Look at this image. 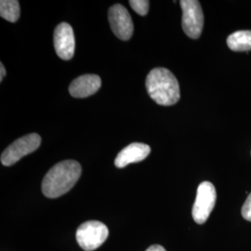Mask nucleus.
<instances>
[{
    "label": "nucleus",
    "instance_id": "obj_1",
    "mask_svg": "<svg viewBox=\"0 0 251 251\" xmlns=\"http://www.w3.org/2000/svg\"><path fill=\"white\" fill-rule=\"evenodd\" d=\"M82 168L78 162L65 160L52 167L42 182V192L49 198H58L69 192L80 178Z\"/></svg>",
    "mask_w": 251,
    "mask_h": 251
},
{
    "label": "nucleus",
    "instance_id": "obj_2",
    "mask_svg": "<svg viewBox=\"0 0 251 251\" xmlns=\"http://www.w3.org/2000/svg\"><path fill=\"white\" fill-rule=\"evenodd\" d=\"M146 90L157 104L171 106L179 101V82L175 75L166 68H154L146 78Z\"/></svg>",
    "mask_w": 251,
    "mask_h": 251
},
{
    "label": "nucleus",
    "instance_id": "obj_3",
    "mask_svg": "<svg viewBox=\"0 0 251 251\" xmlns=\"http://www.w3.org/2000/svg\"><path fill=\"white\" fill-rule=\"evenodd\" d=\"M109 235L107 226L98 221L86 222L76 230V241L81 249L93 251L106 241Z\"/></svg>",
    "mask_w": 251,
    "mask_h": 251
},
{
    "label": "nucleus",
    "instance_id": "obj_4",
    "mask_svg": "<svg viewBox=\"0 0 251 251\" xmlns=\"http://www.w3.org/2000/svg\"><path fill=\"white\" fill-rule=\"evenodd\" d=\"M216 189L209 181H203L198 186L197 198L193 206L192 215L198 225L205 224L215 206Z\"/></svg>",
    "mask_w": 251,
    "mask_h": 251
},
{
    "label": "nucleus",
    "instance_id": "obj_5",
    "mask_svg": "<svg viewBox=\"0 0 251 251\" xmlns=\"http://www.w3.org/2000/svg\"><path fill=\"white\" fill-rule=\"evenodd\" d=\"M41 144V137L36 133L25 135L19 138L1 154L2 165L9 167L21 160L24 156L34 152Z\"/></svg>",
    "mask_w": 251,
    "mask_h": 251
},
{
    "label": "nucleus",
    "instance_id": "obj_6",
    "mask_svg": "<svg viewBox=\"0 0 251 251\" xmlns=\"http://www.w3.org/2000/svg\"><path fill=\"white\" fill-rule=\"evenodd\" d=\"M179 3L182 9V29L190 38L198 39L204 26V14L201 5L197 0H182Z\"/></svg>",
    "mask_w": 251,
    "mask_h": 251
},
{
    "label": "nucleus",
    "instance_id": "obj_7",
    "mask_svg": "<svg viewBox=\"0 0 251 251\" xmlns=\"http://www.w3.org/2000/svg\"><path fill=\"white\" fill-rule=\"evenodd\" d=\"M109 23L114 34L121 40H128L133 34L132 19L124 6L116 4L108 12Z\"/></svg>",
    "mask_w": 251,
    "mask_h": 251
},
{
    "label": "nucleus",
    "instance_id": "obj_8",
    "mask_svg": "<svg viewBox=\"0 0 251 251\" xmlns=\"http://www.w3.org/2000/svg\"><path fill=\"white\" fill-rule=\"evenodd\" d=\"M54 48L58 56L64 61L71 60L75 54V40L71 25L62 23L54 30Z\"/></svg>",
    "mask_w": 251,
    "mask_h": 251
},
{
    "label": "nucleus",
    "instance_id": "obj_9",
    "mask_svg": "<svg viewBox=\"0 0 251 251\" xmlns=\"http://www.w3.org/2000/svg\"><path fill=\"white\" fill-rule=\"evenodd\" d=\"M150 152L151 148L147 144L140 143L130 144L117 154L115 159V166L118 169H123L131 163L143 161Z\"/></svg>",
    "mask_w": 251,
    "mask_h": 251
},
{
    "label": "nucleus",
    "instance_id": "obj_10",
    "mask_svg": "<svg viewBox=\"0 0 251 251\" xmlns=\"http://www.w3.org/2000/svg\"><path fill=\"white\" fill-rule=\"evenodd\" d=\"M101 80L97 75H84L73 81L69 86V92L75 98H86L100 90Z\"/></svg>",
    "mask_w": 251,
    "mask_h": 251
},
{
    "label": "nucleus",
    "instance_id": "obj_11",
    "mask_svg": "<svg viewBox=\"0 0 251 251\" xmlns=\"http://www.w3.org/2000/svg\"><path fill=\"white\" fill-rule=\"evenodd\" d=\"M227 45L233 51L251 50V31L241 30L231 34L227 38Z\"/></svg>",
    "mask_w": 251,
    "mask_h": 251
},
{
    "label": "nucleus",
    "instance_id": "obj_12",
    "mask_svg": "<svg viewBox=\"0 0 251 251\" xmlns=\"http://www.w3.org/2000/svg\"><path fill=\"white\" fill-rule=\"evenodd\" d=\"M0 16L10 23H15L20 17V3L16 0L0 1Z\"/></svg>",
    "mask_w": 251,
    "mask_h": 251
},
{
    "label": "nucleus",
    "instance_id": "obj_13",
    "mask_svg": "<svg viewBox=\"0 0 251 251\" xmlns=\"http://www.w3.org/2000/svg\"><path fill=\"white\" fill-rule=\"evenodd\" d=\"M149 4L150 2L148 0H130L129 1L130 7L133 9L135 12H137L142 16H145L148 13Z\"/></svg>",
    "mask_w": 251,
    "mask_h": 251
},
{
    "label": "nucleus",
    "instance_id": "obj_14",
    "mask_svg": "<svg viewBox=\"0 0 251 251\" xmlns=\"http://www.w3.org/2000/svg\"><path fill=\"white\" fill-rule=\"evenodd\" d=\"M241 212H242L243 218L245 220L251 222V193L249 198H247L246 202L244 203Z\"/></svg>",
    "mask_w": 251,
    "mask_h": 251
},
{
    "label": "nucleus",
    "instance_id": "obj_15",
    "mask_svg": "<svg viewBox=\"0 0 251 251\" xmlns=\"http://www.w3.org/2000/svg\"><path fill=\"white\" fill-rule=\"evenodd\" d=\"M145 251H167L160 245H152Z\"/></svg>",
    "mask_w": 251,
    "mask_h": 251
},
{
    "label": "nucleus",
    "instance_id": "obj_16",
    "mask_svg": "<svg viewBox=\"0 0 251 251\" xmlns=\"http://www.w3.org/2000/svg\"><path fill=\"white\" fill-rule=\"evenodd\" d=\"M5 75H6V69L3 65V63H1V64H0V81L1 82L3 81V78L5 77Z\"/></svg>",
    "mask_w": 251,
    "mask_h": 251
}]
</instances>
